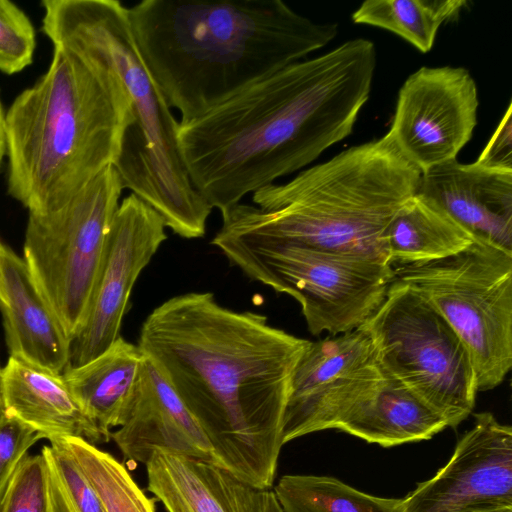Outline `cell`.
I'll list each match as a JSON object with an SVG mask.
<instances>
[{
    "instance_id": "cell-27",
    "label": "cell",
    "mask_w": 512,
    "mask_h": 512,
    "mask_svg": "<svg viewBox=\"0 0 512 512\" xmlns=\"http://www.w3.org/2000/svg\"><path fill=\"white\" fill-rule=\"evenodd\" d=\"M36 46L28 16L9 0H0V71L12 75L29 66Z\"/></svg>"
},
{
    "instance_id": "cell-10",
    "label": "cell",
    "mask_w": 512,
    "mask_h": 512,
    "mask_svg": "<svg viewBox=\"0 0 512 512\" xmlns=\"http://www.w3.org/2000/svg\"><path fill=\"white\" fill-rule=\"evenodd\" d=\"M123 189L110 166L64 205L29 212L23 259L70 340L88 311Z\"/></svg>"
},
{
    "instance_id": "cell-14",
    "label": "cell",
    "mask_w": 512,
    "mask_h": 512,
    "mask_svg": "<svg viewBox=\"0 0 512 512\" xmlns=\"http://www.w3.org/2000/svg\"><path fill=\"white\" fill-rule=\"evenodd\" d=\"M474 417L448 463L402 498V512H512V429L490 412Z\"/></svg>"
},
{
    "instance_id": "cell-21",
    "label": "cell",
    "mask_w": 512,
    "mask_h": 512,
    "mask_svg": "<svg viewBox=\"0 0 512 512\" xmlns=\"http://www.w3.org/2000/svg\"><path fill=\"white\" fill-rule=\"evenodd\" d=\"M145 358L138 345L119 336L96 358L81 366L67 367L62 373L68 388L105 442L111 439V429L120 425Z\"/></svg>"
},
{
    "instance_id": "cell-32",
    "label": "cell",
    "mask_w": 512,
    "mask_h": 512,
    "mask_svg": "<svg viewBox=\"0 0 512 512\" xmlns=\"http://www.w3.org/2000/svg\"><path fill=\"white\" fill-rule=\"evenodd\" d=\"M1 371L2 367L0 366V416L4 413V406L2 401V391H1Z\"/></svg>"
},
{
    "instance_id": "cell-29",
    "label": "cell",
    "mask_w": 512,
    "mask_h": 512,
    "mask_svg": "<svg viewBox=\"0 0 512 512\" xmlns=\"http://www.w3.org/2000/svg\"><path fill=\"white\" fill-rule=\"evenodd\" d=\"M42 437L17 418L0 416V499L28 450Z\"/></svg>"
},
{
    "instance_id": "cell-6",
    "label": "cell",
    "mask_w": 512,
    "mask_h": 512,
    "mask_svg": "<svg viewBox=\"0 0 512 512\" xmlns=\"http://www.w3.org/2000/svg\"><path fill=\"white\" fill-rule=\"evenodd\" d=\"M41 5L42 31L53 47L108 60L130 96L133 121L114 165L123 188L158 212L176 235L204 236L212 208L189 180L178 148L179 121L142 62L127 6L118 0H44Z\"/></svg>"
},
{
    "instance_id": "cell-33",
    "label": "cell",
    "mask_w": 512,
    "mask_h": 512,
    "mask_svg": "<svg viewBox=\"0 0 512 512\" xmlns=\"http://www.w3.org/2000/svg\"><path fill=\"white\" fill-rule=\"evenodd\" d=\"M1 300H2V297H1V294H0V302H1Z\"/></svg>"
},
{
    "instance_id": "cell-25",
    "label": "cell",
    "mask_w": 512,
    "mask_h": 512,
    "mask_svg": "<svg viewBox=\"0 0 512 512\" xmlns=\"http://www.w3.org/2000/svg\"><path fill=\"white\" fill-rule=\"evenodd\" d=\"M53 442H58L74 458L105 512H155L156 498H148L111 454L79 437Z\"/></svg>"
},
{
    "instance_id": "cell-28",
    "label": "cell",
    "mask_w": 512,
    "mask_h": 512,
    "mask_svg": "<svg viewBox=\"0 0 512 512\" xmlns=\"http://www.w3.org/2000/svg\"><path fill=\"white\" fill-rule=\"evenodd\" d=\"M43 451L52 462L74 512H105L94 488L74 458L58 443Z\"/></svg>"
},
{
    "instance_id": "cell-8",
    "label": "cell",
    "mask_w": 512,
    "mask_h": 512,
    "mask_svg": "<svg viewBox=\"0 0 512 512\" xmlns=\"http://www.w3.org/2000/svg\"><path fill=\"white\" fill-rule=\"evenodd\" d=\"M392 267L460 337L478 391L501 384L512 366V252L475 240L446 258Z\"/></svg>"
},
{
    "instance_id": "cell-19",
    "label": "cell",
    "mask_w": 512,
    "mask_h": 512,
    "mask_svg": "<svg viewBox=\"0 0 512 512\" xmlns=\"http://www.w3.org/2000/svg\"><path fill=\"white\" fill-rule=\"evenodd\" d=\"M4 413L50 442L79 437L105 442L93 420L68 388L63 375L9 356L1 371Z\"/></svg>"
},
{
    "instance_id": "cell-16",
    "label": "cell",
    "mask_w": 512,
    "mask_h": 512,
    "mask_svg": "<svg viewBox=\"0 0 512 512\" xmlns=\"http://www.w3.org/2000/svg\"><path fill=\"white\" fill-rule=\"evenodd\" d=\"M145 465L147 488L168 512H284L273 489L214 463L155 450Z\"/></svg>"
},
{
    "instance_id": "cell-5",
    "label": "cell",
    "mask_w": 512,
    "mask_h": 512,
    "mask_svg": "<svg viewBox=\"0 0 512 512\" xmlns=\"http://www.w3.org/2000/svg\"><path fill=\"white\" fill-rule=\"evenodd\" d=\"M421 174L387 132L304 169L284 184L255 191L256 206L235 205L222 216L221 228L390 264L384 231L417 193Z\"/></svg>"
},
{
    "instance_id": "cell-31",
    "label": "cell",
    "mask_w": 512,
    "mask_h": 512,
    "mask_svg": "<svg viewBox=\"0 0 512 512\" xmlns=\"http://www.w3.org/2000/svg\"><path fill=\"white\" fill-rule=\"evenodd\" d=\"M6 154L5 113L0 101V164Z\"/></svg>"
},
{
    "instance_id": "cell-30",
    "label": "cell",
    "mask_w": 512,
    "mask_h": 512,
    "mask_svg": "<svg viewBox=\"0 0 512 512\" xmlns=\"http://www.w3.org/2000/svg\"><path fill=\"white\" fill-rule=\"evenodd\" d=\"M511 113L510 103L495 132L475 162L479 167L492 171L512 172Z\"/></svg>"
},
{
    "instance_id": "cell-17",
    "label": "cell",
    "mask_w": 512,
    "mask_h": 512,
    "mask_svg": "<svg viewBox=\"0 0 512 512\" xmlns=\"http://www.w3.org/2000/svg\"><path fill=\"white\" fill-rule=\"evenodd\" d=\"M417 193L475 240L512 252V172L454 160L422 173Z\"/></svg>"
},
{
    "instance_id": "cell-3",
    "label": "cell",
    "mask_w": 512,
    "mask_h": 512,
    "mask_svg": "<svg viewBox=\"0 0 512 512\" xmlns=\"http://www.w3.org/2000/svg\"><path fill=\"white\" fill-rule=\"evenodd\" d=\"M135 46L181 121L303 60L338 33L282 0H143L127 7Z\"/></svg>"
},
{
    "instance_id": "cell-7",
    "label": "cell",
    "mask_w": 512,
    "mask_h": 512,
    "mask_svg": "<svg viewBox=\"0 0 512 512\" xmlns=\"http://www.w3.org/2000/svg\"><path fill=\"white\" fill-rule=\"evenodd\" d=\"M211 244L248 278L293 297L311 334L359 328L383 303L393 267L376 258L220 228Z\"/></svg>"
},
{
    "instance_id": "cell-13",
    "label": "cell",
    "mask_w": 512,
    "mask_h": 512,
    "mask_svg": "<svg viewBox=\"0 0 512 512\" xmlns=\"http://www.w3.org/2000/svg\"><path fill=\"white\" fill-rule=\"evenodd\" d=\"M382 377L366 331L310 341L294 370L286 403L283 444L335 429L342 415Z\"/></svg>"
},
{
    "instance_id": "cell-12",
    "label": "cell",
    "mask_w": 512,
    "mask_h": 512,
    "mask_svg": "<svg viewBox=\"0 0 512 512\" xmlns=\"http://www.w3.org/2000/svg\"><path fill=\"white\" fill-rule=\"evenodd\" d=\"M163 218L133 193L119 204L85 319L71 339L68 367L99 356L120 336L132 288L167 239Z\"/></svg>"
},
{
    "instance_id": "cell-1",
    "label": "cell",
    "mask_w": 512,
    "mask_h": 512,
    "mask_svg": "<svg viewBox=\"0 0 512 512\" xmlns=\"http://www.w3.org/2000/svg\"><path fill=\"white\" fill-rule=\"evenodd\" d=\"M309 342L211 292H189L147 316L138 346L198 422L214 464L272 488L294 370Z\"/></svg>"
},
{
    "instance_id": "cell-9",
    "label": "cell",
    "mask_w": 512,
    "mask_h": 512,
    "mask_svg": "<svg viewBox=\"0 0 512 512\" xmlns=\"http://www.w3.org/2000/svg\"><path fill=\"white\" fill-rule=\"evenodd\" d=\"M359 328L369 335L382 372L457 427L473 411L477 389L470 354L441 314L394 279L380 307Z\"/></svg>"
},
{
    "instance_id": "cell-22",
    "label": "cell",
    "mask_w": 512,
    "mask_h": 512,
    "mask_svg": "<svg viewBox=\"0 0 512 512\" xmlns=\"http://www.w3.org/2000/svg\"><path fill=\"white\" fill-rule=\"evenodd\" d=\"M383 239L392 266L446 258L475 241L469 232L419 193L394 214Z\"/></svg>"
},
{
    "instance_id": "cell-24",
    "label": "cell",
    "mask_w": 512,
    "mask_h": 512,
    "mask_svg": "<svg viewBox=\"0 0 512 512\" xmlns=\"http://www.w3.org/2000/svg\"><path fill=\"white\" fill-rule=\"evenodd\" d=\"M273 490L284 512H402V499L366 494L327 476L285 475Z\"/></svg>"
},
{
    "instance_id": "cell-2",
    "label": "cell",
    "mask_w": 512,
    "mask_h": 512,
    "mask_svg": "<svg viewBox=\"0 0 512 512\" xmlns=\"http://www.w3.org/2000/svg\"><path fill=\"white\" fill-rule=\"evenodd\" d=\"M376 63L373 42L351 39L179 122L178 148L192 186L223 216L249 193L312 163L352 133Z\"/></svg>"
},
{
    "instance_id": "cell-18",
    "label": "cell",
    "mask_w": 512,
    "mask_h": 512,
    "mask_svg": "<svg viewBox=\"0 0 512 512\" xmlns=\"http://www.w3.org/2000/svg\"><path fill=\"white\" fill-rule=\"evenodd\" d=\"M0 294L9 355L62 374L69 366L71 340L24 259L1 241Z\"/></svg>"
},
{
    "instance_id": "cell-23",
    "label": "cell",
    "mask_w": 512,
    "mask_h": 512,
    "mask_svg": "<svg viewBox=\"0 0 512 512\" xmlns=\"http://www.w3.org/2000/svg\"><path fill=\"white\" fill-rule=\"evenodd\" d=\"M466 0H367L352 14L355 23L388 30L425 53L439 28L455 20Z\"/></svg>"
},
{
    "instance_id": "cell-15",
    "label": "cell",
    "mask_w": 512,
    "mask_h": 512,
    "mask_svg": "<svg viewBox=\"0 0 512 512\" xmlns=\"http://www.w3.org/2000/svg\"><path fill=\"white\" fill-rule=\"evenodd\" d=\"M111 438L134 462L146 464L155 450H163L214 463L211 446L198 422L147 357Z\"/></svg>"
},
{
    "instance_id": "cell-11",
    "label": "cell",
    "mask_w": 512,
    "mask_h": 512,
    "mask_svg": "<svg viewBox=\"0 0 512 512\" xmlns=\"http://www.w3.org/2000/svg\"><path fill=\"white\" fill-rule=\"evenodd\" d=\"M476 83L463 67H421L401 86L388 131L421 173L456 160L477 124Z\"/></svg>"
},
{
    "instance_id": "cell-20",
    "label": "cell",
    "mask_w": 512,
    "mask_h": 512,
    "mask_svg": "<svg viewBox=\"0 0 512 512\" xmlns=\"http://www.w3.org/2000/svg\"><path fill=\"white\" fill-rule=\"evenodd\" d=\"M445 427L440 415L382 372L381 379L342 415L335 429L391 447L431 439Z\"/></svg>"
},
{
    "instance_id": "cell-26",
    "label": "cell",
    "mask_w": 512,
    "mask_h": 512,
    "mask_svg": "<svg viewBox=\"0 0 512 512\" xmlns=\"http://www.w3.org/2000/svg\"><path fill=\"white\" fill-rule=\"evenodd\" d=\"M0 512H74L43 450L21 461L0 499Z\"/></svg>"
},
{
    "instance_id": "cell-4",
    "label": "cell",
    "mask_w": 512,
    "mask_h": 512,
    "mask_svg": "<svg viewBox=\"0 0 512 512\" xmlns=\"http://www.w3.org/2000/svg\"><path fill=\"white\" fill-rule=\"evenodd\" d=\"M132 121L108 60L53 47L47 71L5 113L8 194L29 212L64 205L115 165Z\"/></svg>"
}]
</instances>
